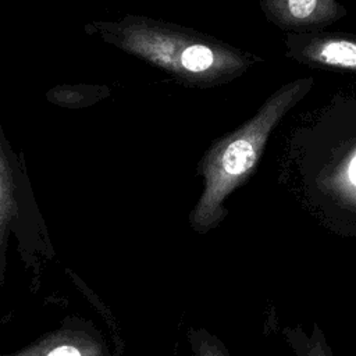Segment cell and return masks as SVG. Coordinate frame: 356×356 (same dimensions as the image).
Returning <instances> with one entry per match:
<instances>
[{
    "instance_id": "1",
    "label": "cell",
    "mask_w": 356,
    "mask_h": 356,
    "mask_svg": "<svg viewBox=\"0 0 356 356\" xmlns=\"http://www.w3.org/2000/svg\"><path fill=\"white\" fill-rule=\"evenodd\" d=\"M312 76L296 78L280 86L256 114L238 129L216 142L202 161L204 186L189 214L193 231L206 234L227 216L225 199L254 172L270 135L313 88Z\"/></svg>"
},
{
    "instance_id": "2",
    "label": "cell",
    "mask_w": 356,
    "mask_h": 356,
    "mask_svg": "<svg viewBox=\"0 0 356 356\" xmlns=\"http://www.w3.org/2000/svg\"><path fill=\"white\" fill-rule=\"evenodd\" d=\"M118 42L127 51L196 85L229 82L261 60L213 39L145 24L121 28Z\"/></svg>"
},
{
    "instance_id": "3",
    "label": "cell",
    "mask_w": 356,
    "mask_h": 356,
    "mask_svg": "<svg viewBox=\"0 0 356 356\" xmlns=\"http://www.w3.org/2000/svg\"><path fill=\"white\" fill-rule=\"evenodd\" d=\"M11 235L17 236L18 252L25 270L39 281L42 267L53 259L54 250L43 224L24 216L17 184L0 143V288L6 281L7 250Z\"/></svg>"
},
{
    "instance_id": "4",
    "label": "cell",
    "mask_w": 356,
    "mask_h": 356,
    "mask_svg": "<svg viewBox=\"0 0 356 356\" xmlns=\"http://www.w3.org/2000/svg\"><path fill=\"white\" fill-rule=\"evenodd\" d=\"M0 356H118L97 325L79 316H67L58 327L32 342Z\"/></svg>"
},
{
    "instance_id": "5",
    "label": "cell",
    "mask_w": 356,
    "mask_h": 356,
    "mask_svg": "<svg viewBox=\"0 0 356 356\" xmlns=\"http://www.w3.org/2000/svg\"><path fill=\"white\" fill-rule=\"evenodd\" d=\"M285 56L310 67L356 72V36L318 31L289 32L285 38Z\"/></svg>"
},
{
    "instance_id": "6",
    "label": "cell",
    "mask_w": 356,
    "mask_h": 356,
    "mask_svg": "<svg viewBox=\"0 0 356 356\" xmlns=\"http://www.w3.org/2000/svg\"><path fill=\"white\" fill-rule=\"evenodd\" d=\"M268 22L289 32H316L346 17L339 0H260Z\"/></svg>"
},
{
    "instance_id": "7",
    "label": "cell",
    "mask_w": 356,
    "mask_h": 356,
    "mask_svg": "<svg viewBox=\"0 0 356 356\" xmlns=\"http://www.w3.org/2000/svg\"><path fill=\"white\" fill-rule=\"evenodd\" d=\"M186 338L193 356H229L224 343L204 328H189Z\"/></svg>"
},
{
    "instance_id": "8",
    "label": "cell",
    "mask_w": 356,
    "mask_h": 356,
    "mask_svg": "<svg viewBox=\"0 0 356 356\" xmlns=\"http://www.w3.org/2000/svg\"><path fill=\"white\" fill-rule=\"evenodd\" d=\"M305 356H332L331 352L328 350V348L325 346L324 339H321L320 337L314 338L310 345H307Z\"/></svg>"
}]
</instances>
